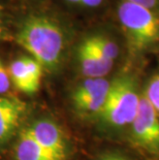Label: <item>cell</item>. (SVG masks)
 Returning <instances> with one entry per match:
<instances>
[{
  "mask_svg": "<svg viewBox=\"0 0 159 160\" xmlns=\"http://www.w3.org/2000/svg\"><path fill=\"white\" fill-rule=\"evenodd\" d=\"M16 38L43 69L54 70L61 63L65 33L53 19L36 15L28 17L20 25Z\"/></svg>",
  "mask_w": 159,
  "mask_h": 160,
  "instance_id": "obj_1",
  "label": "cell"
},
{
  "mask_svg": "<svg viewBox=\"0 0 159 160\" xmlns=\"http://www.w3.org/2000/svg\"><path fill=\"white\" fill-rule=\"evenodd\" d=\"M133 76L124 73L111 82L106 103L99 117L111 127L120 128L133 122L141 96Z\"/></svg>",
  "mask_w": 159,
  "mask_h": 160,
  "instance_id": "obj_3",
  "label": "cell"
},
{
  "mask_svg": "<svg viewBox=\"0 0 159 160\" xmlns=\"http://www.w3.org/2000/svg\"><path fill=\"white\" fill-rule=\"evenodd\" d=\"M8 74L17 89L27 94H34L39 89L43 68L31 57L23 56L13 60L9 65Z\"/></svg>",
  "mask_w": 159,
  "mask_h": 160,
  "instance_id": "obj_7",
  "label": "cell"
},
{
  "mask_svg": "<svg viewBox=\"0 0 159 160\" xmlns=\"http://www.w3.org/2000/svg\"><path fill=\"white\" fill-rule=\"evenodd\" d=\"M35 142L53 160H66L68 146L61 128L49 119H39L27 127Z\"/></svg>",
  "mask_w": 159,
  "mask_h": 160,
  "instance_id": "obj_6",
  "label": "cell"
},
{
  "mask_svg": "<svg viewBox=\"0 0 159 160\" xmlns=\"http://www.w3.org/2000/svg\"><path fill=\"white\" fill-rule=\"evenodd\" d=\"M27 112L24 101L0 96V142L9 139L19 127Z\"/></svg>",
  "mask_w": 159,
  "mask_h": 160,
  "instance_id": "obj_9",
  "label": "cell"
},
{
  "mask_svg": "<svg viewBox=\"0 0 159 160\" xmlns=\"http://www.w3.org/2000/svg\"><path fill=\"white\" fill-rule=\"evenodd\" d=\"M96 160H132L129 157L125 156L121 153L118 152H111V153H106V154H102L99 156Z\"/></svg>",
  "mask_w": 159,
  "mask_h": 160,
  "instance_id": "obj_15",
  "label": "cell"
},
{
  "mask_svg": "<svg viewBox=\"0 0 159 160\" xmlns=\"http://www.w3.org/2000/svg\"><path fill=\"white\" fill-rule=\"evenodd\" d=\"M111 81L100 79H86L76 87L72 94L74 110L82 117H99L106 103Z\"/></svg>",
  "mask_w": 159,
  "mask_h": 160,
  "instance_id": "obj_5",
  "label": "cell"
},
{
  "mask_svg": "<svg viewBox=\"0 0 159 160\" xmlns=\"http://www.w3.org/2000/svg\"><path fill=\"white\" fill-rule=\"evenodd\" d=\"M130 142L149 156H159V115L142 95L137 114L130 124Z\"/></svg>",
  "mask_w": 159,
  "mask_h": 160,
  "instance_id": "obj_4",
  "label": "cell"
},
{
  "mask_svg": "<svg viewBox=\"0 0 159 160\" xmlns=\"http://www.w3.org/2000/svg\"><path fill=\"white\" fill-rule=\"evenodd\" d=\"M65 1L74 5H80V3H81V0H65Z\"/></svg>",
  "mask_w": 159,
  "mask_h": 160,
  "instance_id": "obj_17",
  "label": "cell"
},
{
  "mask_svg": "<svg viewBox=\"0 0 159 160\" xmlns=\"http://www.w3.org/2000/svg\"><path fill=\"white\" fill-rule=\"evenodd\" d=\"M102 2L103 0H81L80 5L87 8H94L99 6Z\"/></svg>",
  "mask_w": 159,
  "mask_h": 160,
  "instance_id": "obj_16",
  "label": "cell"
},
{
  "mask_svg": "<svg viewBox=\"0 0 159 160\" xmlns=\"http://www.w3.org/2000/svg\"><path fill=\"white\" fill-rule=\"evenodd\" d=\"M16 160H53L31 137L27 128L21 131L15 148Z\"/></svg>",
  "mask_w": 159,
  "mask_h": 160,
  "instance_id": "obj_10",
  "label": "cell"
},
{
  "mask_svg": "<svg viewBox=\"0 0 159 160\" xmlns=\"http://www.w3.org/2000/svg\"><path fill=\"white\" fill-rule=\"evenodd\" d=\"M104 59L113 63L119 56V47L113 39L103 34H93L87 37Z\"/></svg>",
  "mask_w": 159,
  "mask_h": 160,
  "instance_id": "obj_11",
  "label": "cell"
},
{
  "mask_svg": "<svg viewBox=\"0 0 159 160\" xmlns=\"http://www.w3.org/2000/svg\"><path fill=\"white\" fill-rule=\"evenodd\" d=\"M77 60L81 72L87 79L104 78L113 67V63L104 59L87 37L77 47Z\"/></svg>",
  "mask_w": 159,
  "mask_h": 160,
  "instance_id": "obj_8",
  "label": "cell"
},
{
  "mask_svg": "<svg viewBox=\"0 0 159 160\" xmlns=\"http://www.w3.org/2000/svg\"><path fill=\"white\" fill-rule=\"evenodd\" d=\"M1 30H2V26H1V18H0V33H1Z\"/></svg>",
  "mask_w": 159,
  "mask_h": 160,
  "instance_id": "obj_18",
  "label": "cell"
},
{
  "mask_svg": "<svg viewBox=\"0 0 159 160\" xmlns=\"http://www.w3.org/2000/svg\"><path fill=\"white\" fill-rule=\"evenodd\" d=\"M144 95L154 111L159 115V72L155 73L149 81Z\"/></svg>",
  "mask_w": 159,
  "mask_h": 160,
  "instance_id": "obj_12",
  "label": "cell"
},
{
  "mask_svg": "<svg viewBox=\"0 0 159 160\" xmlns=\"http://www.w3.org/2000/svg\"><path fill=\"white\" fill-rule=\"evenodd\" d=\"M123 1L132 3V4L159 12V0H123Z\"/></svg>",
  "mask_w": 159,
  "mask_h": 160,
  "instance_id": "obj_14",
  "label": "cell"
},
{
  "mask_svg": "<svg viewBox=\"0 0 159 160\" xmlns=\"http://www.w3.org/2000/svg\"><path fill=\"white\" fill-rule=\"evenodd\" d=\"M117 12L131 55L159 51V12L123 0Z\"/></svg>",
  "mask_w": 159,
  "mask_h": 160,
  "instance_id": "obj_2",
  "label": "cell"
},
{
  "mask_svg": "<svg viewBox=\"0 0 159 160\" xmlns=\"http://www.w3.org/2000/svg\"><path fill=\"white\" fill-rule=\"evenodd\" d=\"M11 79H9L8 70L3 65L2 61L0 60V94H4L9 91L11 88Z\"/></svg>",
  "mask_w": 159,
  "mask_h": 160,
  "instance_id": "obj_13",
  "label": "cell"
}]
</instances>
